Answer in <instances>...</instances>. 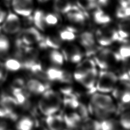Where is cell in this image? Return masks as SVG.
Segmentation results:
<instances>
[{
    "instance_id": "6da1fadb",
    "label": "cell",
    "mask_w": 130,
    "mask_h": 130,
    "mask_svg": "<svg viewBox=\"0 0 130 130\" xmlns=\"http://www.w3.org/2000/svg\"><path fill=\"white\" fill-rule=\"evenodd\" d=\"M61 104L62 99L59 94L52 89H47L39 101V108L41 112L47 116L56 113Z\"/></svg>"
},
{
    "instance_id": "7a4b0ae2",
    "label": "cell",
    "mask_w": 130,
    "mask_h": 130,
    "mask_svg": "<svg viewBox=\"0 0 130 130\" xmlns=\"http://www.w3.org/2000/svg\"><path fill=\"white\" fill-rule=\"evenodd\" d=\"M118 82V77L115 73L108 71H102L98 76L96 90L103 93L112 91Z\"/></svg>"
},
{
    "instance_id": "3957f363",
    "label": "cell",
    "mask_w": 130,
    "mask_h": 130,
    "mask_svg": "<svg viewBox=\"0 0 130 130\" xmlns=\"http://www.w3.org/2000/svg\"><path fill=\"white\" fill-rule=\"evenodd\" d=\"M96 64L103 69H107L117 62L121 61L117 52H114L109 49H100L95 54Z\"/></svg>"
},
{
    "instance_id": "277c9868",
    "label": "cell",
    "mask_w": 130,
    "mask_h": 130,
    "mask_svg": "<svg viewBox=\"0 0 130 130\" xmlns=\"http://www.w3.org/2000/svg\"><path fill=\"white\" fill-rule=\"evenodd\" d=\"M96 38L99 44L102 46H108L115 41L122 42L118 30L108 26H104L99 29L96 33Z\"/></svg>"
},
{
    "instance_id": "5b68a950",
    "label": "cell",
    "mask_w": 130,
    "mask_h": 130,
    "mask_svg": "<svg viewBox=\"0 0 130 130\" xmlns=\"http://www.w3.org/2000/svg\"><path fill=\"white\" fill-rule=\"evenodd\" d=\"M1 26L5 34L14 35L21 30V21L19 15L13 12H10L7 13Z\"/></svg>"
},
{
    "instance_id": "8992f818",
    "label": "cell",
    "mask_w": 130,
    "mask_h": 130,
    "mask_svg": "<svg viewBox=\"0 0 130 130\" xmlns=\"http://www.w3.org/2000/svg\"><path fill=\"white\" fill-rule=\"evenodd\" d=\"M12 12L23 17L32 15L35 7L34 0H11Z\"/></svg>"
},
{
    "instance_id": "52a82bcc",
    "label": "cell",
    "mask_w": 130,
    "mask_h": 130,
    "mask_svg": "<svg viewBox=\"0 0 130 130\" xmlns=\"http://www.w3.org/2000/svg\"><path fill=\"white\" fill-rule=\"evenodd\" d=\"M91 104L98 108L114 113L116 110L113 99L110 96L100 93H93L91 98Z\"/></svg>"
},
{
    "instance_id": "ba28073f",
    "label": "cell",
    "mask_w": 130,
    "mask_h": 130,
    "mask_svg": "<svg viewBox=\"0 0 130 130\" xmlns=\"http://www.w3.org/2000/svg\"><path fill=\"white\" fill-rule=\"evenodd\" d=\"M20 40L25 45L39 43L44 38L39 29L34 27H29L25 29L22 30Z\"/></svg>"
},
{
    "instance_id": "9c48e42d",
    "label": "cell",
    "mask_w": 130,
    "mask_h": 130,
    "mask_svg": "<svg viewBox=\"0 0 130 130\" xmlns=\"http://www.w3.org/2000/svg\"><path fill=\"white\" fill-rule=\"evenodd\" d=\"M62 54L64 60L75 64L79 63L83 56L79 47L75 44H70L66 46L62 50Z\"/></svg>"
},
{
    "instance_id": "30bf717a",
    "label": "cell",
    "mask_w": 130,
    "mask_h": 130,
    "mask_svg": "<svg viewBox=\"0 0 130 130\" xmlns=\"http://www.w3.org/2000/svg\"><path fill=\"white\" fill-rule=\"evenodd\" d=\"M96 65L95 61L91 59H87L80 61L73 74L75 79L79 82L88 71L96 68Z\"/></svg>"
},
{
    "instance_id": "8fae6325",
    "label": "cell",
    "mask_w": 130,
    "mask_h": 130,
    "mask_svg": "<svg viewBox=\"0 0 130 130\" xmlns=\"http://www.w3.org/2000/svg\"><path fill=\"white\" fill-rule=\"evenodd\" d=\"M98 71L96 68L88 71L79 82L85 88L93 93L96 89L95 85L98 78Z\"/></svg>"
},
{
    "instance_id": "7c38bea8",
    "label": "cell",
    "mask_w": 130,
    "mask_h": 130,
    "mask_svg": "<svg viewBox=\"0 0 130 130\" xmlns=\"http://www.w3.org/2000/svg\"><path fill=\"white\" fill-rule=\"evenodd\" d=\"M49 88L48 83H44L37 79H32L28 80L26 85V88L29 92L35 95L43 93Z\"/></svg>"
},
{
    "instance_id": "4fadbf2b",
    "label": "cell",
    "mask_w": 130,
    "mask_h": 130,
    "mask_svg": "<svg viewBox=\"0 0 130 130\" xmlns=\"http://www.w3.org/2000/svg\"><path fill=\"white\" fill-rule=\"evenodd\" d=\"M84 12L79 8H77L67 13V18L71 23L82 25L86 21V14Z\"/></svg>"
},
{
    "instance_id": "5bb4252c",
    "label": "cell",
    "mask_w": 130,
    "mask_h": 130,
    "mask_svg": "<svg viewBox=\"0 0 130 130\" xmlns=\"http://www.w3.org/2000/svg\"><path fill=\"white\" fill-rule=\"evenodd\" d=\"M39 44L41 48H51L52 49H58L62 45V40L57 36H49L43 38Z\"/></svg>"
},
{
    "instance_id": "9a60e30c",
    "label": "cell",
    "mask_w": 130,
    "mask_h": 130,
    "mask_svg": "<svg viewBox=\"0 0 130 130\" xmlns=\"http://www.w3.org/2000/svg\"><path fill=\"white\" fill-rule=\"evenodd\" d=\"M53 8L56 12L66 14L70 11L79 7L77 5H73L69 0H54Z\"/></svg>"
},
{
    "instance_id": "2e32d148",
    "label": "cell",
    "mask_w": 130,
    "mask_h": 130,
    "mask_svg": "<svg viewBox=\"0 0 130 130\" xmlns=\"http://www.w3.org/2000/svg\"><path fill=\"white\" fill-rule=\"evenodd\" d=\"M46 124L49 130H61L65 124L63 116L54 114L47 116Z\"/></svg>"
},
{
    "instance_id": "e0dca14e",
    "label": "cell",
    "mask_w": 130,
    "mask_h": 130,
    "mask_svg": "<svg viewBox=\"0 0 130 130\" xmlns=\"http://www.w3.org/2000/svg\"><path fill=\"white\" fill-rule=\"evenodd\" d=\"M64 123L69 128H79L82 122V119L77 112L67 113L63 116Z\"/></svg>"
},
{
    "instance_id": "ac0fdd59",
    "label": "cell",
    "mask_w": 130,
    "mask_h": 130,
    "mask_svg": "<svg viewBox=\"0 0 130 130\" xmlns=\"http://www.w3.org/2000/svg\"><path fill=\"white\" fill-rule=\"evenodd\" d=\"M45 13L44 11L37 9L35 11L32 15L33 23L34 24L37 29L44 31L46 28V23L45 21Z\"/></svg>"
},
{
    "instance_id": "d6986e66",
    "label": "cell",
    "mask_w": 130,
    "mask_h": 130,
    "mask_svg": "<svg viewBox=\"0 0 130 130\" xmlns=\"http://www.w3.org/2000/svg\"><path fill=\"white\" fill-rule=\"evenodd\" d=\"M93 19L96 24L100 25L108 24L111 21L110 16L99 8L95 9L93 13Z\"/></svg>"
},
{
    "instance_id": "ffe728a7",
    "label": "cell",
    "mask_w": 130,
    "mask_h": 130,
    "mask_svg": "<svg viewBox=\"0 0 130 130\" xmlns=\"http://www.w3.org/2000/svg\"><path fill=\"white\" fill-rule=\"evenodd\" d=\"M95 36L91 32H84L80 36V42L84 48H88L95 45Z\"/></svg>"
},
{
    "instance_id": "44dd1931",
    "label": "cell",
    "mask_w": 130,
    "mask_h": 130,
    "mask_svg": "<svg viewBox=\"0 0 130 130\" xmlns=\"http://www.w3.org/2000/svg\"><path fill=\"white\" fill-rule=\"evenodd\" d=\"M77 5L84 12L95 10L98 8L97 0H77Z\"/></svg>"
},
{
    "instance_id": "7402d4cb",
    "label": "cell",
    "mask_w": 130,
    "mask_h": 130,
    "mask_svg": "<svg viewBox=\"0 0 130 130\" xmlns=\"http://www.w3.org/2000/svg\"><path fill=\"white\" fill-rule=\"evenodd\" d=\"M63 70L56 67H51L46 71L47 78L49 82H59L63 73Z\"/></svg>"
},
{
    "instance_id": "603a6c76",
    "label": "cell",
    "mask_w": 130,
    "mask_h": 130,
    "mask_svg": "<svg viewBox=\"0 0 130 130\" xmlns=\"http://www.w3.org/2000/svg\"><path fill=\"white\" fill-rule=\"evenodd\" d=\"M34 126V122L29 117L25 116L18 121L16 125L17 130H32Z\"/></svg>"
},
{
    "instance_id": "cb8c5ba5",
    "label": "cell",
    "mask_w": 130,
    "mask_h": 130,
    "mask_svg": "<svg viewBox=\"0 0 130 130\" xmlns=\"http://www.w3.org/2000/svg\"><path fill=\"white\" fill-rule=\"evenodd\" d=\"M89 109H91V112L93 113L96 118L102 120L108 119L112 114L110 111L98 108V107L92 106V104L91 105V107H89Z\"/></svg>"
},
{
    "instance_id": "d4e9b609",
    "label": "cell",
    "mask_w": 130,
    "mask_h": 130,
    "mask_svg": "<svg viewBox=\"0 0 130 130\" xmlns=\"http://www.w3.org/2000/svg\"><path fill=\"white\" fill-rule=\"evenodd\" d=\"M100 130H118L119 123L113 119L103 120L100 122Z\"/></svg>"
},
{
    "instance_id": "484cf974",
    "label": "cell",
    "mask_w": 130,
    "mask_h": 130,
    "mask_svg": "<svg viewBox=\"0 0 130 130\" xmlns=\"http://www.w3.org/2000/svg\"><path fill=\"white\" fill-rule=\"evenodd\" d=\"M5 68L10 71H17L22 68L21 62L16 58L8 59L4 64Z\"/></svg>"
},
{
    "instance_id": "4316f807",
    "label": "cell",
    "mask_w": 130,
    "mask_h": 130,
    "mask_svg": "<svg viewBox=\"0 0 130 130\" xmlns=\"http://www.w3.org/2000/svg\"><path fill=\"white\" fill-rule=\"evenodd\" d=\"M49 58L52 62L57 66H61L64 62L63 55L61 52L57 51V49H53L51 52Z\"/></svg>"
},
{
    "instance_id": "83f0119b",
    "label": "cell",
    "mask_w": 130,
    "mask_h": 130,
    "mask_svg": "<svg viewBox=\"0 0 130 130\" xmlns=\"http://www.w3.org/2000/svg\"><path fill=\"white\" fill-rule=\"evenodd\" d=\"M117 52L123 61H125L127 59H129L130 58V43L128 42L123 44L119 49Z\"/></svg>"
},
{
    "instance_id": "f1b7e54d",
    "label": "cell",
    "mask_w": 130,
    "mask_h": 130,
    "mask_svg": "<svg viewBox=\"0 0 130 130\" xmlns=\"http://www.w3.org/2000/svg\"><path fill=\"white\" fill-rule=\"evenodd\" d=\"M10 47V41L8 37L3 34H0V53H6Z\"/></svg>"
},
{
    "instance_id": "f546056e",
    "label": "cell",
    "mask_w": 130,
    "mask_h": 130,
    "mask_svg": "<svg viewBox=\"0 0 130 130\" xmlns=\"http://www.w3.org/2000/svg\"><path fill=\"white\" fill-rule=\"evenodd\" d=\"M116 16L122 20L130 18V7H124L120 5L116 11Z\"/></svg>"
},
{
    "instance_id": "4dcf8cb0",
    "label": "cell",
    "mask_w": 130,
    "mask_h": 130,
    "mask_svg": "<svg viewBox=\"0 0 130 130\" xmlns=\"http://www.w3.org/2000/svg\"><path fill=\"white\" fill-rule=\"evenodd\" d=\"M59 37L62 40V41H71L75 39L76 35L75 33L71 32L67 29L62 30L60 32Z\"/></svg>"
},
{
    "instance_id": "1f68e13d",
    "label": "cell",
    "mask_w": 130,
    "mask_h": 130,
    "mask_svg": "<svg viewBox=\"0 0 130 130\" xmlns=\"http://www.w3.org/2000/svg\"><path fill=\"white\" fill-rule=\"evenodd\" d=\"M45 21L46 25L54 26L56 25L59 22V18L56 15L52 13H49L45 14Z\"/></svg>"
},
{
    "instance_id": "d6a6232c",
    "label": "cell",
    "mask_w": 130,
    "mask_h": 130,
    "mask_svg": "<svg viewBox=\"0 0 130 130\" xmlns=\"http://www.w3.org/2000/svg\"><path fill=\"white\" fill-rule=\"evenodd\" d=\"M120 124L124 128L130 130V111L122 114L120 119Z\"/></svg>"
},
{
    "instance_id": "836d02e7",
    "label": "cell",
    "mask_w": 130,
    "mask_h": 130,
    "mask_svg": "<svg viewBox=\"0 0 130 130\" xmlns=\"http://www.w3.org/2000/svg\"><path fill=\"white\" fill-rule=\"evenodd\" d=\"M77 110V113L79 114L82 120L88 118V109H87V107L83 104L80 103L79 106L76 108Z\"/></svg>"
},
{
    "instance_id": "e575fe53",
    "label": "cell",
    "mask_w": 130,
    "mask_h": 130,
    "mask_svg": "<svg viewBox=\"0 0 130 130\" xmlns=\"http://www.w3.org/2000/svg\"><path fill=\"white\" fill-rule=\"evenodd\" d=\"M59 82L63 83H71L72 82V76L68 72L64 71Z\"/></svg>"
},
{
    "instance_id": "d590c367",
    "label": "cell",
    "mask_w": 130,
    "mask_h": 130,
    "mask_svg": "<svg viewBox=\"0 0 130 130\" xmlns=\"http://www.w3.org/2000/svg\"><path fill=\"white\" fill-rule=\"evenodd\" d=\"M7 13H8L6 12V11L3 8L0 6V25H1L2 23L3 22Z\"/></svg>"
},
{
    "instance_id": "8d00e7d4",
    "label": "cell",
    "mask_w": 130,
    "mask_h": 130,
    "mask_svg": "<svg viewBox=\"0 0 130 130\" xmlns=\"http://www.w3.org/2000/svg\"><path fill=\"white\" fill-rule=\"evenodd\" d=\"M5 66L2 62L0 61V80L3 79L5 75Z\"/></svg>"
},
{
    "instance_id": "74e56055",
    "label": "cell",
    "mask_w": 130,
    "mask_h": 130,
    "mask_svg": "<svg viewBox=\"0 0 130 130\" xmlns=\"http://www.w3.org/2000/svg\"><path fill=\"white\" fill-rule=\"evenodd\" d=\"M120 5L124 7H130V0H119Z\"/></svg>"
},
{
    "instance_id": "f35d334b",
    "label": "cell",
    "mask_w": 130,
    "mask_h": 130,
    "mask_svg": "<svg viewBox=\"0 0 130 130\" xmlns=\"http://www.w3.org/2000/svg\"><path fill=\"white\" fill-rule=\"evenodd\" d=\"M7 129V124L3 121H0V130Z\"/></svg>"
},
{
    "instance_id": "ab89813d",
    "label": "cell",
    "mask_w": 130,
    "mask_h": 130,
    "mask_svg": "<svg viewBox=\"0 0 130 130\" xmlns=\"http://www.w3.org/2000/svg\"><path fill=\"white\" fill-rule=\"evenodd\" d=\"M37 1L39 2V3L45 4V3H48V2L49 1V0H37Z\"/></svg>"
},
{
    "instance_id": "60d3db41",
    "label": "cell",
    "mask_w": 130,
    "mask_h": 130,
    "mask_svg": "<svg viewBox=\"0 0 130 130\" xmlns=\"http://www.w3.org/2000/svg\"><path fill=\"white\" fill-rule=\"evenodd\" d=\"M128 75H129V77H130V69H128Z\"/></svg>"
},
{
    "instance_id": "b9f144b4",
    "label": "cell",
    "mask_w": 130,
    "mask_h": 130,
    "mask_svg": "<svg viewBox=\"0 0 130 130\" xmlns=\"http://www.w3.org/2000/svg\"><path fill=\"white\" fill-rule=\"evenodd\" d=\"M129 69H130V64L129 65Z\"/></svg>"
},
{
    "instance_id": "7bdbcfd3",
    "label": "cell",
    "mask_w": 130,
    "mask_h": 130,
    "mask_svg": "<svg viewBox=\"0 0 130 130\" xmlns=\"http://www.w3.org/2000/svg\"><path fill=\"white\" fill-rule=\"evenodd\" d=\"M6 130H7V129H6Z\"/></svg>"
}]
</instances>
